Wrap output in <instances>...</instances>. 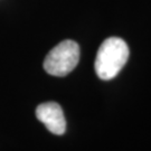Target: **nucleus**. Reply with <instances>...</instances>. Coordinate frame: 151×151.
Segmentation results:
<instances>
[{
	"label": "nucleus",
	"instance_id": "1",
	"mask_svg": "<svg viewBox=\"0 0 151 151\" xmlns=\"http://www.w3.org/2000/svg\"><path fill=\"white\" fill-rule=\"evenodd\" d=\"M129 58V47L123 39L110 37L97 50L95 58L96 75L103 81H110L119 74Z\"/></svg>",
	"mask_w": 151,
	"mask_h": 151
},
{
	"label": "nucleus",
	"instance_id": "2",
	"mask_svg": "<svg viewBox=\"0 0 151 151\" xmlns=\"http://www.w3.org/2000/svg\"><path fill=\"white\" fill-rule=\"evenodd\" d=\"M80 60V46L74 40L56 45L44 60V70L53 76H65L76 67Z\"/></svg>",
	"mask_w": 151,
	"mask_h": 151
},
{
	"label": "nucleus",
	"instance_id": "3",
	"mask_svg": "<svg viewBox=\"0 0 151 151\" xmlns=\"http://www.w3.org/2000/svg\"><path fill=\"white\" fill-rule=\"evenodd\" d=\"M36 116L53 134L62 135L65 133L66 120L58 103L46 102L39 104L36 109Z\"/></svg>",
	"mask_w": 151,
	"mask_h": 151
}]
</instances>
